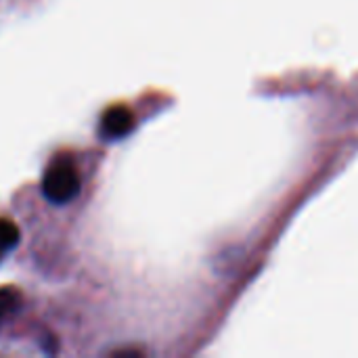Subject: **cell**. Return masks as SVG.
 Returning a JSON list of instances; mask_svg holds the SVG:
<instances>
[{
    "instance_id": "1",
    "label": "cell",
    "mask_w": 358,
    "mask_h": 358,
    "mask_svg": "<svg viewBox=\"0 0 358 358\" xmlns=\"http://www.w3.org/2000/svg\"><path fill=\"white\" fill-rule=\"evenodd\" d=\"M42 191L46 199L52 203H59V206L69 203L80 193V176H78L76 166L65 157L52 162L50 168L46 170Z\"/></svg>"
},
{
    "instance_id": "3",
    "label": "cell",
    "mask_w": 358,
    "mask_h": 358,
    "mask_svg": "<svg viewBox=\"0 0 358 358\" xmlns=\"http://www.w3.org/2000/svg\"><path fill=\"white\" fill-rule=\"evenodd\" d=\"M17 237H19L17 229H15L10 222L0 220V254L8 252V250L17 243Z\"/></svg>"
},
{
    "instance_id": "4",
    "label": "cell",
    "mask_w": 358,
    "mask_h": 358,
    "mask_svg": "<svg viewBox=\"0 0 358 358\" xmlns=\"http://www.w3.org/2000/svg\"><path fill=\"white\" fill-rule=\"evenodd\" d=\"M0 319H2V317H0Z\"/></svg>"
},
{
    "instance_id": "2",
    "label": "cell",
    "mask_w": 358,
    "mask_h": 358,
    "mask_svg": "<svg viewBox=\"0 0 358 358\" xmlns=\"http://www.w3.org/2000/svg\"><path fill=\"white\" fill-rule=\"evenodd\" d=\"M134 128V115L126 107H111L103 113L101 120V134L109 141L126 136Z\"/></svg>"
}]
</instances>
